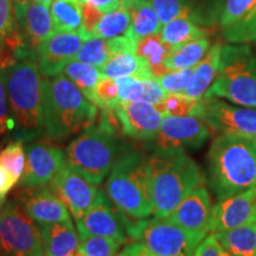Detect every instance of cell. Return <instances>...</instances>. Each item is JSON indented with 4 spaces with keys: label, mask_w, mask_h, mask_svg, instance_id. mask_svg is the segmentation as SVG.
<instances>
[{
    "label": "cell",
    "mask_w": 256,
    "mask_h": 256,
    "mask_svg": "<svg viewBox=\"0 0 256 256\" xmlns=\"http://www.w3.org/2000/svg\"><path fill=\"white\" fill-rule=\"evenodd\" d=\"M130 216L121 211L107 194L98 190L92 206L81 218L76 220L80 238L86 236H104L116 240L121 244H128L132 240L127 232Z\"/></svg>",
    "instance_id": "obj_10"
},
{
    "label": "cell",
    "mask_w": 256,
    "mask_h": 256,
    "mask_svg": "<svg viewBox=\"0 0 256 256\" xmlns=\"http://www.w3.org/2000/svg\"><path fill=\"white\" fill-rule=\"evenodd\" d=\"M6 75H8V68L0 69V140L10 132L14 133L16 130V124L10 108Z\"/></svg>",
    "instance_id": "obj_39"
},
{
    "label": "cell",
    "mask_w": 256,
    "mask_h": 256,
    "mask_svg": "<svg viewBox=\"0 0 256 256\" xmlns=\"http://www.w3.org/2000/svg\"><path fill=\"white\" fill-rule=\"evenodd\" d=\"M210 133V128L200 115H165L154 139L156 148L196 150L206 142Z\"/></svg>",
    "instance_id": "obj_13"
},
{
    "label": "cell",
    "mask_w": 256,
    "mask_h": 256,
    "mask_svg": "<svg viewBox=\"0 0 256 256\" xmlns=\"http://www.w3.org/2000/svg\"><path fill=\"white\" fill-rule=\"evenodd\" d=\"M206 234L191 232L168 218L145 220L139 241L156 256H194Z\"/></svg>",
    "instance_id": "obj_9"
},
{
    "label": "cell",
    "mask_w": 256,
    "mask_h": 256,
    "mask_svg": "<svg viewBox=\"0 0 256 256\" xmlns=\"http://www.w3.org/2000/svg\"><path fill=\"white\" fill-rule=\"evenodd\" d=\"M132 19L126 8H119L115 11L104 14L95 30L92 31V37H100L104 40H113L126 36L130 30Z\"/></svg>",
    "instance_id": "obj_31"
},
{
    "label": "cell",
    "mask_w": 256,
    "mask_h": 256,
    "mask_svg": "<svg viewBox=\"0 0 256 256\" xmlns=\"http://www.w3.org/2000/svg\"><path fill=\"white\" fill-rule=\"evenodd\" d=\"M37 226L46 256H70L78 250L80 235L72 220Z\"/></svg>",
    "instance_id": "obj_21"
},
{
    "label": "cell",
    "mask_w": 256,
    "mask_h": 256,
    "mask_svg": "<svg viewBox=\"0 0 256 256\" xmlns=\"http://www.w3.org/2000/svg\"><path fill=\"white\" fill-rule=\"evenodd\" d=\"M12 5H14L16 18H17V24L18 26L23 23L25 14H26L28 6L32 2V0H11Z\"/></svg>",
    "instance_id": "obj_48"
},
{
    "label": "cell",
    "mask_w": 256,
    "mask_h": 256,
    "mask_svg": "<svg viewBox=\"0 0 256 256\" xmlns=\"http://www.w3.org/2000/svg\"><path fill=\"white\" fill-rule=\"evenodd\" d=\"M124 2L126 0H87V2L100 10L102 14H108V12L122 8H124Z\"/></svg>",
    "instance_id": "obj_46"
},
{
    "label": "cell",
    "mask_w": 256,
    "mask_h": 256,
    "mask_svg": "<svg viewBox=\"0 0 256 256\" xmlns=\"http://www.w3.org/2000/svg\"><path fill=\"white\" fill-rule=\"evenodd\" d=\"M194 256H232L224 248L215 234L206 236L194 250Z\"/></svg>",
    "instance_id": "obj_43"
},
{
    "label": "cell",
    "mask_w": 256,
    "mask_h": 256,
    "mask_svg": "<svg viewBox=\"0 0 256 256\" xmlns=\"http://www.w3.org/2000/svg\"><path fill=\"white\" fill-rule=\"evenodd\" d=\"M144 81V94L142 101L148 102L153 106H158L165 100L168 92L159 84L156 78H146Z\"/></svg>",
    "instance_id": "obj_45"
},
{
    "label": "cell",
    "mask_w": 256,
    "mask_h": 256,
    "mask_svg": "<svg viewBox=\"0 0 256 256\" xmlns=\"http://www.w3.org/2000/svg\"><path fill=\"white\" fill-rule=\"evenodd\" d=\"M87 0H54L51 17L55 31L82 34V6Z\"/></svg>",
    "instance_id": "obj_27"
},
{
    "label": "cell",
    "mask_w": 256,
    "mask_h": 256,
    "mask_svg": "<svg viewBox=\"0 0 256 256\" xmlns=\"http://www.w3.org/2000/svg\"><path fill=\"white\" fill-rule=\"evenodd\" d=\"M17 31H19V28L12 2L0 0V56L6 68L14 62L5 54V44Z\"/></svg>",
    "instance_id": "obj_34"
},
{
    "label": "cell",
    "mask_w": 256,
    "mask_h": 256,
    "mask_svg": "<svg viewBox=\"0 0 256 256\" xmlns=\"http://www.w3.org/2000/svg\"><path fill=\"white\" fill-rule=\"evenodd\" d=\"M255 222H256V220H255Z\"/></svg>",
    "instance_id": "obj_56"
},
{
    "label": "cell",
    "mask_w": 256,
    "mask_h": 256,
    "mask_svg": "<svg viewBox=\"0 0 256 256\" xmlns=\"http://www.w3.org/2000/svg\"><path fill=\"white\" fill-rule=\"evenodd\" d=\"M222 48L223 46L220 43L214 44L206 52V55L204 56V58L194 66V75H192L188 88L183 92L184 95L194 98V100H202L204 98L218 72Z\"/></svg>",
    "instance_id": "obj_22"
},
{
    "label": "cell",
    "mask_w": 256,
    "mask_h": 256,
    "mask_svg": "<svg viewBox=\"0 0 256 256\" xmlns=\"http://www.w3.org/2000/svg\"><path fill=\"white\" fill-rule=\"evenodd\" d=\"M62 74L75 83L80 90L92 104L95 87L102 76L98 66L72 60L64 66Z\"/></svg>",
    "instance_id": "obj_30"
},
{
    "label": "cell",
    "mask_w": 256,
    "mask_h": 256,
    "mask_svg": "<svg viewBox=\"0 0 256 256\" xmlns=\"http://www.w3.org/2000/svg\"><path fill=\"white\" fill-rule=\"evenodd\" d=\"M0 255L46 256L37 223L17 200H8L0 212Z\"/></svg>",
    "instance_id": "obj_8"
},
{
    "label": "cell",
    "mask_w": 256,
    "mask_h": 256,
    "mask_svg": "<svg viewBox=\"0 0 256 256\" xmlns=\"http://www.w3.org/2000/svg\"><path fill=\"white\" fill-rule=\"evenodd\" d=\"M126 145L120 136L106 133L92 124L69 142L66 151L68 165L98 185L110 174Z\"/></svg>",
    "instance_id": "obj_7"
},
{
    "label": "cell",
    "mask_w": 256,
    "mask_h": 256,
    "mask_svg": "<svg viewBox=\"0 0 256 256\" xmlns=\"http://www.w3.org/2000/svg\"><path fill=\"white\" fill-rule=\"evenodd\" d=\"M42 84L43 75L36 60H17L8 68L6 87L14 134L24 142L46 136Z\"/></svg>",
    "instance_id": "obj_4"
},
{
    "label": "cell",
    "mask_w": 256,
    "mask_h": 256,
    "mask_svg": "<svg viewBox=\"0 0 256 256\" xmlns=\"http://www.w3.org/2000/svg\"><path fill=\"white\" fill-rule=\"evenodd\" d=\"M134 252H136V241L133 243H128L122 250L116 252L114 256H134Z\"/></svg>",
    "instance_id": "obj_50"
},
{
    "label": "cell",
    "mask_w": 256,
    "mask_h": 256,
    "mask_svg": "<svg viewBox=\"0 0 256 256\" xmlns=\"http://www.w3.org/2000/svg\"><path fill=\"white\" fill-rule=\"evenodd\" d=\"M203 119L217 134L256 140V108L235 107L217 98H202Z\"/></svg>",
    "instance_id": "obj_11"
},
{
    "label": "cell",
    "mask_w": 256,
    "mask_h": 256,
    "mask_svg": "<svg viewBox=\"0 0 256 256\" xmlns=\"http://www.w3.org/2000/svg\"><path fill=\"white\" fill-rule=\"evenodd\" d=\"M25 164H26V153H25L23 140L16 139L0 152V165L8 168L18 182L24 174Z\"/></svg>",
    "instance_id": "obj_36"
},
{
    "label": "cell",
    "mask_w": 256,
    "mask_h": 256,
    "mask_svg": "<svg viewBox=\"0 0 256 256\" xmlns=\"http://www.w3.org/2000/svg\"><path fill=\"white\" fill-rule=\"evenodd\" d=\"M256 8V0H226L220 16V26L226 28L241 20Z\"/></svg>",
    "instance_id": "obj_40"
},
{
    "label": "cell",
    "mask_w": 256,
    "mask_h": 256,
    "mask_svg": "<svg viewBox=\"0 0 256 256\" xmlns=\"http://www.w3.org/2000/svg\"><path fill=\"white\" fill-rule=\"evenodd\" d=\"M17 203L37 224L70 220L68 208L51 191L49 185L25 188L18 194Z\"/></svg>",
    "instance_id": "obj_18"
},
{
    "label": "cell",
    "mask_w": 256,
    "mask_h": 256,
    "mask_svg": "<svg viewBox=\"0 0 256 256\" xmlns=\"http://www.w3.org/2000/svg\"><path fill=\"white\" fill-rule=\"evenodd\" d=\"M210 49V40L200 38L174 48L165 60V66L170 72L194 68Z\"/></svg>",
    "instance_id": "obj_29"
},
{
    "label": "cell",
    "mask_w": 256,
    "mask_h": 256,
    "mask_svg": "<svg viewBox=\"0 0 256 256\" xmlns=\"http://www.w3.org/2000/svg\"><path fill=\"white\" fill-rule=\"evenodd\" d=\"M0 256H2V255H0Z\"/></svg>",
    "instance_id": "obj_57"
},
{
    "label": "cell",
    "mask_w": 256,
    "mask_h": 256,
    "mask_svg": "<svg viewBox=\"0 0 256 256\" xmlns=\"http://www.w3.org/2000/svg\"><path fill=\"white\" fill-rule=\"evenodd\" d=\"M124 8L128 10L132 19L130 32L138 42L144 37L160 34L162 24L154 8L146 0H126Z\"/></svg>",
    "instance_id": "obj_24"
},
{
    "label": "cell",
    "mask_w": 256,
    "mask_h": 256,
    "mask_svg": "<svg viewBox=\"0 0 256 256\" xmlns=\"http://www.w3.org/2000/svg\"><path fill=\"white\" fill-rule=\"evenodd\" d=\"M208 34L209 30L198 26L196 22L188 18H176L168 24L162 25L160 31L162 40L174 49L188 42L206 38Z\"/></svg>",
    "instance_id": "obj_28"
},
{
    "label": "cell",
    "mask_w": 256,
    "mask_h": 256,
    "mask_svg": "<svg viewBox=\"0 0 256 256\" xmlns=\"http://www.w3.org/2000/svg\"><path fill=\"white\" fill-rule=\"evenodd\" d=\"M102 76L110 78H126V76H134V78L146 80L154 78L150 72L148 64L142 58H140L134 51H120L115 54L100 66Z\"/></svg>",
    "instance_id": "obj_23"
},
{
    "label": "cell",
    "mask_w": 256,
    "mask_h": 256,
    "mask_svg": "<svg viewBox=\"0 0 256 256\" xmlns=\"http://www.w3.org/2000/svg\"><path fill=\"white\" fill-rule=\"evenodd\" d=\"M5 203H6V194H0V212H2Z\"/></svg>",
    "instance_id": "obj_51"
},
{
    "label": "cell",
    "mask_w": 256,
    "mask_h": 256,
    "mask_svg": "<svg viewBox=\"0 0 256 256\" xmlns=\"http://www.w3.org/2000/svg\"><path fill=\"white\" fill-rule=\"evenodd\" d=\"M104 188L110 200L132 218L144 220L154 214L147 158L138 150L124 146Z\"/></svg>",
    "instance_id": "obj_5"
},
{
    "label": "cell",
    "mask_w": 256,
    "mask_h": 256,
    "mask_svg": "<svg viewBox=\"0 0 256 256\" xmlns=\"http://www.w3.org/2000/svg\"><path fill=\"white\" fill-rule=\"evenodd\" d=\"M208 184L218 200L252 188L256 140L218 134L208 152Z\"/></svg>",
    "instance_id": "obj_2"
},
{
    "label": "cell",
    "mask_w": 256,
    "mask_h": 256,
    "mask_svg": "<svg viewBox=\"0 0 256 256\" xmlns=\"http://www.w3.org/2000/svg\"><path fill=\"white\" fill-rule=\"evenodd\" d=\"M134 256H156V254L150 250L142 242L136 241V252H134Z\"/></svg>",
    "instance_id": "obj_49"
},
{
    "label": "cell",
    "mask_w": 256,
    "mask_h": 256,
    "mask_svg": "<svg viewBox=\"0 0 256 256\" xmlns=\"http://www.w3.org/2000/svg\"><path fill=\"white\" fill-rule=\"evenodd\" d=\"M158 14L162 25L176 18H188L194 20V10L190 0H146Z\"/></svg>",
    "instance_id": "obj_33"
},
{
    "label": "cell",
    "mask_w": 256,
    "mask_h": 256,
    "mask_svg": "<svg viewBox=\"0 0 256 256\" xmlns=\"http://www.w3.org/2000/svg\"><path fill=\"white\" fill-rule=\"evenodd\" d=\"M214 234L232 256H256V222Z\"/></svg>",
    "instance_id": "obj_26"
},
{
    "label": "cell",
    "mask_w": 256,
    "mask_h": 256,
    "mask_svg": "<svg viewBox=\"0 0 256 256\" xmlns=\"http://www.w3.org/2000/svg\"><path fill=\"white\" fill-rule=\"evenodd\" d=\"M124 136L138 142H154L165 115L145 101L126 102L116 107Z\"/></svg>",
    "instance_id": "obj_17"
},
{
    "label": "cell",
    "mask_w": 256,
    "mask_h": 256,
    "mask_svg": "<svg viewBox=\"0 0 256 256\" xmlns=\"http://www.w3.org/2000/svg\"><path fill=\"white\" fill-rule=\"evenodd\" d=\"M172 50L174 48L162 40L160 34L142 38L136 46V54L148 64L150 72L154 78H159L170 72L165 66V60Z\"/></svg>",
    "instance_id": "obj_25"
},
{
    "label": "cell",
    "mask_w": 256,
    "mask_h": 256,
    "mask_svg": "<svg viewBox=\"0 0 256 256\" xmlns=\"http://www.w3.org/2000/svg\"><path fill=\"white\" fill-rule=\"evenodd\" d=\"M252 188H255V191H256V180H255V184L252 185Z\"/></svg>",
    "instance_id": "obj_55"
},
{
    "label": "cell",
    "mask_w": 256,
    "mask_h": 256,
    "mask_svg": "<svg viewBox=\"0 0 256 256\" xmlns=\"http://www.w3.org/2000/svg\"><path fill=\"white\" fill-rule=\"evenodd\" d=\"M42 92L46 138L49 140L63 142L94 124L98 107L66 75L43 76Z\"/></svg>",
    "instance_id": "obj_3"
},
{
    "label": "cell",
    "mask_w": 256,
    "mask_h": 256,
    "mask_svg": "<svg viewBox=\"0 0 256 256\" xmlns=\"http://www.w3.org/2000/svg\"><path fill=\"white\" fill-rule=\"evenodd\" d=\"M119 88V100L122 104L126 102L142 101L144 94V81L134 76L115 78Z\"/></svg>",
    "instance_id": "obj_42"
},
{
    "label": "cell",
    "mask_w": 256,
    "mask_h": 256,
    "mask_svg": "<svg viewBox=\"0 0 256 256\" xmlns=\"http://www.w3.org/2000/svg\"><path fill=\"white\" fill-rule=\"evenodd\" d=\"M36 2H40V4H44V5H48V6H50V5H51V2H52L54 0H36Z\"/></svg>",
    "instance_id": "obj_52"
},
{
    "label": "cell",
    "mask_w": 256,
    "mask_h": 256,
    "mask_svg": "<svg viewBox=\"0 0 256 256\" xmlns=\"http://www.w3.org/2000/svg\"><path fill=\"white\" fill-rule=\"evenodd\" d=\"M121 243L104 236H86L80 238L78 250L86 256H114L119 252Z\"/></svg>",
    "instance_id": "obj_37"
},
{
    "label": "cell",
    "mask_w": 256,
    "mask_h": 256,
    "mask_svg": "<svg viewBox=\"0 0 256 256\" xmlns=\"http://www.w3.org/2000/svg\"><path fill=\"white\" fill-rule=\"evenodd\" d=\"M49 188L66 204L75 220L87 212L98 194L96 184L69 165L50 182Z\"/></svg>",
    "instance_id": "obj_14"
},
{
    "label": "cell",
    "mask_w": 256,
    "mask_h": 256,
    "mask_svg": "<svg viewBox=\"0 0 256 256\" xmlns=\"http://www.w3.org/2000/svg\"><path fill=\"white\" fill-rule=\"evenodd\" d=\"M212 210L210 192L202 185L194 190L179 206L165 218L191 232H209V220Z\"/></svg>",
    "instance_id": "obj_19"
},
{
    "label": "cell",
    "mask_w": 256,
    "mask_h": 256,
    "mask_svg": "<svg viewBox=\"0 0 256 256\" xmlns=\"http://www.w3.org/2000/svg\"><path fill=\"white\" fill-rule=\"evenodd\" d=\"M256 191L248 188L241 194L218 200L212 206L209 220V232H222L255 222Z\"/></svg>",
    "instance_id": "obj_16"
},
{
    "label": "cell",
    "mask_w": 256,
    "mask_h": 256,
    "mask_svg": "<svg viewBox=\"0 0 256 256\" xmlns=\"http://www.w3.org/2000/svg\"><path fill=\"white\" fill-rule=\"evenodd\" d=\"M96 107L101 108H115L120 104L119 88H118L115 78L101 76L94 92V101Z\"/></svg>",
    "instance_id": "obj_38"
},
{
    "label": "cell",
    "mask_w": 256,
    "mask_h": 256,
    "mask_svg": "<svg viewBox=\"0 0 256 256\" xmlns=\"http://www.w3.org/2000/svg\"><path fill=\"white\" fill-rule=\"evenodd\" d=\"M223 37L232 44H248L256 42V8L241 20L224 28Z\"/></svg>",
    "instance_id": "obj_35"
},
{
    "label": "cell",
    "mask_w": 256,
    "mask_h": 256,
    "mask_svg": "<svg viewBox=\"0 0 256 256\" xmlns=\"http://www.w3.org/2000/svg\"><path fill=\"white\" fill-rule=\"evenodd\" d=\"M217 98L256 108V60L248 44L222 48L218 72L203 98Z\"/></svg>",
    "instance_id": "obj_6"
},
{
    "label": "cell",
    "mask_w": 256,
    "mask_h": 256,
    "mask_svg": "<svg viewBox=\"0 0 256 256\" xmlns=\"http://www.w3.org/2000/svg\"><path fill=\"white\" fill-rule=\"evenodd\" d=\"M104 14L100 10L94 8L89 2H84L82 6V34L86 38H90L92 31L95 30L96 25L101 20Z\"/></svg>",
    "instance_id": "obj_44"
},
{
    "label": "cell",
    "mask_w": 256,
    "mask_h": 256,
    "mask_svg": "<svg viewBox=\"0 0 256 256\" xmlns=\"http://www.w3.org/2000/svg\"><path fill=\"white\" fill-rule=\"evenodd\" d=\"M26 164L18 185L37 188L49 184L68 165L66 153L54 144L32 140L25 146Z\"/></svg>",
    "instance_id": "obj_12"
},
{
    "label": "cell",
    "mask_w": 256,
    "mask_h": 256,
    "mask_svg": "<svg viewBox=\"0 0 256 256\" xmlns=\"http://www.w3.org/2000/svg\"><path fill=\"white\" fill-rule=\"evenodd\" d=\"M154 217L165 218L192 191L206 184V177L184 150H160L147 156Z\"/></svg>",
    "instance_id": "obj_1"
},
{
    "label": "cell",
    "mask_w": 256,
    "mask_h": 256,
    "mask_svg": "<svg viewBox=\"0 0 256 256\" xmlns=\"http://www.w3.org/2000/svg\"><path fill=\"white\" fill-rule=\"evenodd\" d=\"M17 179L4 166L0 165V194H6L17 184Z\"/></svg>",
    "instance_id": "obj_47"
},
{
    "label": "cell",
    "mask_w": 256,
    "mask_h": 256,
    "mask_svg": "<svg viewBox=\"0 0 256 256\" xmlns=\"http://www.w3.org/2000/svg\"><path fill=\"white\" fill-rule=\"evenodd\" d=\"M194 68L174 70L162 78H156L168 94H183L190 83Z\"/></svg>",
    "instance_id": "obj_41"
},
{
    "label": "cell",
    "mask_w": 256,
    "mask_h": 256,
    "mask_svg": "<svg viewBox=\"0 0 256 256\" xmlns=\"http://www.w3.org/2000/svg\"><path fill=\"white\" fill-rule=\"evenodd\" d=\"M87 38L80 32L55 31L38 46L37 64L44 78H52L63 72L64 66L75 60Z\"/></svg>",
    "instance_id": "obj_15"
},
{
    "label": "cell",
    "mask_w": 256,
    "mask_h": 256,
    "mask_svg": "<svg viewBox=\"0 0 256 256\" xmlns=\"http://www.w3.org/2000/svg\"><path fill=\"white\" fill-rule=\"evenodd\" d=\"M28 49L36 55L38 46L55 32L52 17L48 5L32 0L23 23L18 26Z\"/></svg>",
    "instance_id": "obj_20"
},
{
    "label": "cell",
    "mask_w": 256,
    "mask_h": 256,
    "mask_svg": "<svg viewBox=\"0 0 256 256\" xmlns=\"http://www.w3.org/2000/svg\"><path fill=\"white\" fill-rule=\"evenodd\" d=\"M70 256H86L84 254H82V252H80L78 250H76L75 252H74L72 255H70Z\"/></svg>",
    "instance_id": "obj_53"
},
{
    "label": "cell",
    "mask_w": 256,
    "mask_h": 256,
    "mask_svg": "<svg viewBox=\"0 0 256 256\" xmlns=\"http://www.w3.org/2000/svg\"><path fill=\"white\" fill-rule=\"evenodd\" d=\"M164 115L186 116L203 114V101L194 100L184 94H168L162 104L156 106Z\"/></svg>",
    "instance_id": "obj_32"
},
{
    "label": "cell",
    "mask_w": 256,
    "mask_h": 256,
    "mask_svg": "<svg viewBox=\"0 0 256 256\" xmlns=\"http://www.w3.org/2000/svg\"><path fill=\"white\" fill-rule=\"evenodd\" d=\"M4 68V64H2V56H0V69Z\"/></svg>",
    "instance_id": "obj_54"
}]
</instances>
